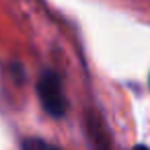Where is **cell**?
<instances>
[{
	"label": "cell",
	"instance_id": "3",
	"mask_svg": "<svg viewBox=\"0 0 150 150\" xmlns=\"http://www.w3.org/2000/svg\"><path fill=\"white\" fill-rule=\"evenodd\" d=\"M21 148L23 150H60L58 146H54V144H50L41 138H25L21 142Z\"/></svg>",
	"mask_w": 150,
	"mask_h": 150
},
{
	"label": "cell",
	"instance_id": "1",
	"mask_svg": "<svg viewBox=\"0 0 150 150\" xmlns=\"http://www.w3.org/2000/svg\"><path fill=\"white\" fill-rule=\"evenodd\" d=\"M37 97L41 107L45 109L47 115H52L54 119H62L66 115V95H64V86L60 80V74L52 68H43L39 78H37Z\"/></svg>",
	"mask_w": 150,
	"mask_h": 150
},
{
	"label": "cell",
	"instance_id": "2",
	"mask_svg": "<svg viewBox=\"0 0 150 150\" xmlns=\"http://www.w3.org/2000/svg\"><path fill=\"white\" fill-rule=\"evenodd\" d=\"M86 138L93 150H113L109 134L95 113H86Z\"/></svg>",
	"mask_w": 150,
	"mask_h": 150
},
{
	"label": "cell",
	"instance_id": "4",
	"mask_svg": "<svg viewBox=\"0 0 150 150\" xmlns=\"http://www.w3.org/2000/svg\"><path fill=\"white\" fill-rule=\"evenodd\" d=\"M132 150H148V148H146V146H144V144H138V146H134V148H132Z\"/></svg>",
	"mask_w": 150,
	"mask_h": 150
}]
</instances>
